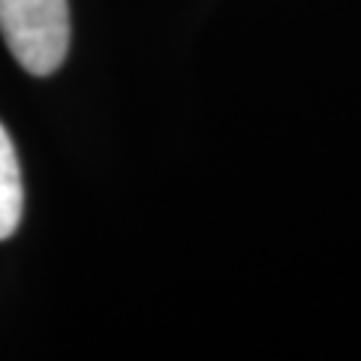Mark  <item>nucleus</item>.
Here are the masks:
<instances>
[{"mask_svg":"<svg viewBox=\"0 0 361 361\" xmlns=\"http://www.w3.org/2000/svg\"><path fill=\"white\" fill-rule=\"evenodd\" d=\"M21 211H25V184H21L16 145L0 123V241L18 229Z\"/></svg>","mask_w":361,"mask_h":361,"instance_id":"f03ea898","label":"nucleus"},{"mask_svg":"<svg viewBox=\"0 0 361 361\" xmlns=\"http://www.w3.org/2000/svg\"><path fill=\"white\" fill-rule=\"evenodd\" d=\"M0 33L30 75H51L70 51V4L0 0Z\"/></svg>","mask_w":361,"mask_h":361,"instance_id":"f257e3e1","label":"nucleus"}]
</instances>
